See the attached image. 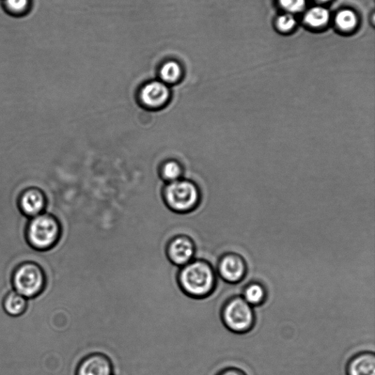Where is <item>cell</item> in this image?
<instances>
[{
	"instance_id": "cell-6",
	"label": "cell",
	"mask_w": 375,
	"mask_h": 375,
	"mask_svg": "<svg viewBox=\"0 0 375 375\" xmlns=\"http://www.w3.org/2000/svg\"><path fill=\"white\" fill-rule=\"evenodd\" d=\"M215 269L217 276L225 283L238 284L244 279L247 274V264L239 254L227 253L218 258Z\"/></svg>"
},
{
	"instance_id": "cell-9",
	"label": "cell",
	"mask_w": 375,
	"mask_h": 375,
	"mask_svg": "<svg viewBox=\"0 0 375 375\" xmlns=\"http://www.w3.org/2000/svg\"><path fill=\"white\" fill-rule=\"evenodd\" d=\"M18 204L22 213L31 218L45 212L46 197L39 188L29 187L21 193Z\"/></svg>"
},
{
	"instance_id": "cell-18",
	"label": "cell",
	"mask_w": 375,
	"mask_h": 375,
	"mask_svg": "<svg viewBox=\"0 0 375 375\" xmlns=\"http://www.w3.org/2000/svg\"><path fill=\"white\" fill-rule=\"evenodd\" d=\"M278 3L285 13L294 15L304 11L306 0H278Z\"/></svg>"
},
{
	"instance_id": "cell-12",
	"label": "cell",
	"mask_w": 375,
	"mask_h": 375,
	"mask_svg": "<svg viewBox=\"0 0 375 375\" xmlns=\"http://www.w3.org/2000/svg\"><path fill=\"white\" fill-rule=\"evenodd\" d=\"M331 19L330 9L319 5L307 9L304 14L303 21L309 27L319 29L326 27Z\"/></svg>"
},
{
	"instance_id": "cell-3",
	"label": "cell",
	"mask_w": 375,
	"mask_h": 375,
	"mask_svg": "<svg viewBox=\"0 0 375 375\" xmlns=\"http://www.w3.org/2000/svg\"><path fill=\"white\" fill-rule=\"evenodd\" d=\"M220 316L227 330L236 334L249 332L256 321L253 307L240 295L232 296L225 302Z\"/></svg>"
},
{
	"instance_id": "cell-16",
	"label": "cell",
	"mask_w": 375,
	"mask_h": 375,
	"mask_svg": "<svg viewBox=\"0 0 375 375\" xmlns=\"http://www.w3.org/2000/svg\"><path fill=\"white\" fill-rule=\"evenodd\" d=\"M182 73L181 65L173 60L167 62L160 70L162 82L167 85L178 83L181 80Z\"/></svg>"
},
{
	"instance_id": "cell-10",
	"label": "cell",
	"mask_w": 375,
	"mask_h": 375,
	"mask_svg": "<svg viewBox=\"0 0 375 375\" xmlns=\"http://www.w3.org/2000/svg\"><path fill=\"white\" fill-rule=\"evenodd\" d=\"M170 99L167 84L153 81L146 84L140 92L141 101L148 108L155 109L165 106Z\"/></svg>"
},
{
	"instance_id": "cell-19",
	"label": "cell",
	"mask_w": 375,
	"mask_h": 375,
	"mask_svg": "<svg viewBox=\"0 0 375 375\" xmlns=\"http://www.w3.org/2000/svg\"><path fill=\"white\" fill-rule=\"evenodd\" d=\"M6 9L13 14L26 13L30 6V0H3Z\"/></svg>"
},
{
	"instance_id": "cell-2",
	"label": "cell",
	"mask_w": 375,
	"mask_h": 375,
	"mask_svg": "<svg viewBox=\"0 0 375 375\" xmlns=\"http://www.w3.org/2000/svg\"><path fill=\"white\" fill-rule=\"evenodd\" d=\"M61 231L57 218L44 212L30 218L27 226L26 237L31 247L38 251H46L58 243Z\"/></svg>"
},
{
	"instance_id": "cell-14",
	"label": "cell",
	"mask_w": 375,
	"mask_h": 375,
	"mask_svg": "<svg viewBox=\"0 0 375 375\" xmlns=\"http://www.w3.org/2000/svg\"><path fill=\"white\" fill-rule=\"evenodd\" d=\"M334 24L341 32H353L359 24L358 15L351 8L341 9L335 14Z\"/></svg>"
},
{
	"instance_id": "cell-15",
	"label": "cell",
	"mask_w": 375,
	"mask_h": 375,
	"mask_svg": "<svg viewBox=\"0 0 375 375\" xmlns=\"http://www.w3.org/2000/svg\"><path fill=\"white\" fill-rule=\"evenodd\" d=\"M243 298L253 307L263 304L267 299V289L258 281L248 284L243 292Z\"/></svg>"
},
{
	"instance_id": "cell-8",
	"label": "cell",
	"mask_w": 375,
	"mask_h": 375,
	"mask_svg": "<svg viewBox=\"0 0 375 375\" xmlns=\"http://www.w3.org/2000/svg\"><path fill=\"white\" fill-rule=\"evenodd\" d=\"M114 372L111 358L102 353H92L77 365L75 375H114Z\"/></svg>"
},
{
	"instance_id": "cell-1",
	"label": "cell",
	"mask_w": 375,
	"mask_h": 375,
	"mask_svg": "<svg viewBox=\"0 0 375 375\" xmlns=\"http://www.w3.org/2000/svg\"><path fill=\"white\" fill-rule=\"evenodd\" d=\"M177 280L182 292L194 299L209 298L215 291L218 283L213 265L202 259H194L180 268Z\"/></svg>"
},
{
	"instance_id": "cell-11",
	"label": "cell",
	"mask_w": 375,
	"mask_h": 375,
	"mask_svg": "<svg viewBox=\"0 0 375 375\" xmlns=\"http://www.w3.org/2000/svg\"><path fill=\"white\" fill-rule=\"evenodd\" d=\"M347 375H375V355L369 351L353 355L346 368Z\"/></svg>"
},
{
	"instance_id": "cell-5",
	"label": "cell",
	"mask_w": 375,
	"mask_h": 375,
	"mask_svg": "<svg viewBox=\"0 0 375 375\" xmlns=\"http://www.w3.org/2000/svg\"><path fill=\"white\" fill-rule=\"evenodd\" d=\"M199 197L196 185L186 181L171 182L165 190V198L169 206L180 213L190 211L194 208Z\"/></svg>"
},
{
	"instance_id": "cell-4",
	"label": "cell",
	"mask_w": 375,
	"mask_h": 375,
	"mask_svg": "<svg viewBox=\"0 0 375 375\" xmlns=\"http://www.w3.org/2000/svg\"><path fill=\"white\" fill-rule=\"evenodd\" d=\"M12 285L13 290L26 299H34L44 290L45 276L39 264L24 262L14 271Z\"/></svg>"
},
{
	"instance_id": "cell-13",
	"label": "cell",
	"mask_w": 375,
	"mask_h": 375,
	"mask_svg": "<svg viewBox=\"0 0 375 375\" xmlns=\"http://www.w3.org/2000/svg\"><path fill=\"white\" fill-rule=\"evenodd\" d=\"M27 305L28 299L14 290L7 294L3 304L6 313L13 318L23 315Z\"/></svg>"
},
{
	"instance_id": "cell-22",
	"label": "cell",
	"mask_w": 375,
	"mask_h": 375,
	"mask_svg": "<svg viewBox=\"0 0 375 375\" xmlns=\"http://www.w3.org/2000/svg\"><path fill=\"white\" fill-rule=\"evenodd\" d=\"M315 2L319 3L320 5L330 3L332 1V0H314Z\"/></svg>"
},
{
	"instance_id": "cell-21",
	"label": "cell",
	"mask_w": 375,
	"mask_h": 375,
	"mask_svg": "<svg viewBox=\"0 0 375 375\" xmlns=\"http://www.w3.org/2000/svg\"><path fill=\"white\" fill-rule=\"evenodd\" d=\"M217 375H246V374L239 368L228 367L218 372Z\"/></svg>"
},
{
	"instance_id": "cell-17",
	"label": "cell",
	"mask_w": 375,
	"mask_h": 375,
	"mask_svg": "<svg viewBox=\"0 0 375 375\" xmlns=\"http://www.w3.org/2000/svg\"><path fill=\"white\" fill-rule=\"evenodd\" d=\"M297 21L293 14L285 13L277 17L275 21V27L281 33H289L295 29Z\"/></svg>"
},
{
	"instance_id": "cell-7",
	"label": "cell",
	"mask_w": 375,
	"mask_h": 375,
	"mask_svg": "<svg viewBox=\"0 0 375 375\" xmlns=\"http://www.w3.org/2000/svg\"><path fill=\"white\" fill-rule=\"evenodd\" d=\"M166 255L171 264L181 268L195 258V243L190 236L178 234L168 241Z\"/></svg>"
},
{
	"instance_id": "cell-20",
	"label": "cell",
	"mask_w": 375,
	"mask_h": 375,
	"mask_svg": "<svg viewBox=\"0 0 375 375\" xmlns=\"http://www.w3.org/2000/svg\"><path fill=\"white\" fill-rule=\"evenodd\" d=\"M162 174L164 178L171 183L179 180L182 174V169L177 162H169L163 167Z\"/></svg>"
}]
</instances>
